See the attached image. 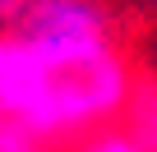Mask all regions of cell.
Segmentation results:
<instances>
[{
	"mask_svg": "<svg viewBox=\"0 0 157 152\" xmlns=\"http://www.w3.org/2000/svg\"><path fill=\"white\" fill-rule=\"evenodd\" d=\"M129 111H134V134L157 152V88H143L129 97Z\"/></svg>",
	"mask_w": 157,
	"mask_h": 152,
	"instance_id": "cell-3",
	"label": "cell"
},
{
	"mask_svg": "<svg viewBox=\"0 0 157 152\" xmlns=\"http://www.w3.org/2000/svg\"><path fill=\"white\" fill-rule=\"evenodd\" d=\"M28 5H33V0H0V32H14V28L23 23Z\"/></svg>",
	"mask_w": 157,
	"mask_h": 152,
	"instance_id": "cell-6",
	"label": "cell"
},
{
	"mask_svg": "<svg viewBox=\"0 0 157 152\" xmlns=\"http://www.w3.org/2000/svg\"><path fill=\"white\" fill-rule=\"evenodd\" d=\"M14 32H23L51 69H78L116 51L102 0H33Z\"/></svg>",
	"mask_w": 157,
	"mask_h": 152,
	"instance_id": "cell-1",
	"label": "cell"
},
{
	"mask_svg": "<svg viewBox=\"0 0 157 152\" xmlns=\"http://www.w3.org/2000/svg\"><path fill=\"white\" fill-rule=\"evenodd\" d=\"M152 51H157V46H152ZM152 60H157V55H152Z\"/></svg>",
	"mask_w": 157,
	"mask_h": 152,
	"instance_id": "cell-8",
	"label": "cell"
},
{
	"mask_svg": "<svg viewBox=\"0 0 157 152\" xmlns=\"http://www.w3.org/2000/svg\"><path fill=\"white\" fill-rule=\"evenodd\" d=\"M56 74L60 69H51L23 32H0V120L33 129L56 88Z\"/></svg>",
	"mask_w": 157,
	"mask_h": 152,
	"instance_id": "cell-2",
	"label": "cell"
},
{
	"mask_svg": "<svg viewBox=\"0 0 157 152\" xmlns=\"http://www.w3.org/2000/svg\"><path fill=\"white\" fill-rule=\"evenodd\" d=\"M37 143H42V138H33L23 124L0 120V152H37Z\"/></svg>",
	"mask_w": 157,
	"mask_h": 152,
	"instance_id": "cell-5",
	"label": "cell"
},
{
	"mask_svg": "<svg viewBox=\"0 0 157 152\" xmlns=\"http://www.w3.org/2000/svg\"><path fill=\"white\" fill-rule=\"evenodd\" d=\"M139 9H148V14H157V0H139Z\"/></svg>",
	"mask_w": 157,
	"mask_h": 152,
	"instance_id": "cell-7",
	"label": "cell"
},
{
	"mask_svg": "<svg viewBox=\"0 0 157 152\" xmlns=\"http://www.w3.org/2000/svg\"><path fill=\"white\" fill-rule=\"evenodd\" d=\"M78 152H152L139 134H125V129H102L93 138H83V147Z\"/></svg>",
	"mask_w": 157,
	"mask_h": 152,
	"instance_id": "cell-4",
	"label": "cell"
}]
</instances>
